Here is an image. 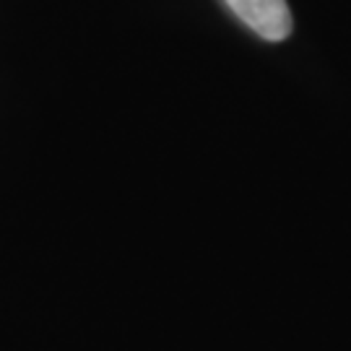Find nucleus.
<instances>
[{"label": "nucleus", "instance_id": "f257e3e1", "mask_svg": "<svg viewBox=\"0 0 351 351\" xmlns=\"http://www.w3.org/2000/svg\"><path fill=\"white\" fill-rule=\"evenodd\" d=\"M239 21L265 42H281L291 34V13L287 0H224Z\"/></svg>", "mask_w": 351, "mask_h": 351}]
</instances>
